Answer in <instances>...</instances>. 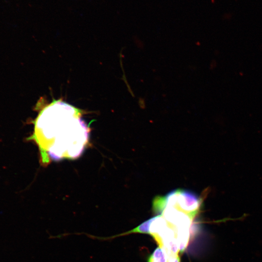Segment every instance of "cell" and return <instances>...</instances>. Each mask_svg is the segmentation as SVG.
I'll return each instance as SVG.
<instances>
[{"label": "cell", "mask_w": 262, "mask_h": 262, "mask_svg": "<svg viewBox=\"0 0 262 262\" xmlns=\"http://www.w3.org/2000/svg\"><path fill=\"white\" fill-rule=\"evenodd\" d=\"M82 111L62 100H53L43 108L33 121L29 140L38 145L42 162L76 158L88 141L90 130L82 118Z\"/></svg>", "instance_id": "cell-1"}, {"label": "cell", "mask_w": 262, "mask_h": 262, "mask_svg": "<svg viewBox=\"0 0 262 262\" xmlns=\"http://www.w3.org/2000/svg\"><path fill=\"white\" fill-rule=\"evenodd\" d=\"M167 255L160 247L157 248L148 258V262H167Z\"/></svg>", "instance_id": "cell-3"}, {"label": "cell", "mask_w": 262, "mask_h": 262, "mask_svg": "<svg viewBox=\"0 0 262 262\" xmlns=\"http://www.w3.org/2000/svg\"><path fill=\"white\" fill-rule=\"evenodd\" d=\"M202 200L194 193L182 189H177L164 196H156L153 207L167 205L174 207L195 219L200 212Z\"/></svg>", "instance_id": "cell-2"}, {"label": "cell", "mask_w": 262, "mask_h": 262, "mask_svg": "<svg viewBox=\"0 0 262 262\" xmlns=\"http://www.w3.org/2000/svg\"><path fill=\"white\" fill-rule=\"evenodd\" d=\"M167 262H180V256H167Z\"/></svg>", "instance_id": "cell-4"}]
</instances>
